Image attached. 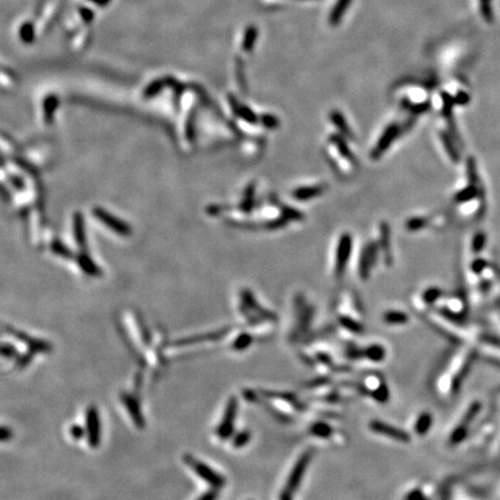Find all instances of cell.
<instances>
[{
    "label": "cell",
    "mask_w": 500,
    "mask_h": 500,
    "mask_svg": "<svg viewBox=\"0 0 500 500\" xmlns=\"http://www.w3.org/2000/svg\"><path fill=\"white\" fill-rule=\"evenodd\" d=\"M184 461L201 479H204L207 484H210L213 489H220V487L225 485V478L223 476L217 474L213 469L206 466V464L201 463L200 461L193 459L190 455L184 456Z\"/></svg>",
    "instance_id": "obj_1"
},
{
    "label": "cell",
    "mask_w": 500,
    "mask_h": 500,
    "mask_svg": "<svg viewBox=\"0 0 500 500\" xmlns=\"http://www.w3.org/2000/svg\"><path fill=\"white\" fill-rule=\"evenodd\" d=\"M236 412H238V401H236V398L233 396L228 400L223 420L219 424L218 430H217V433H218L220 439L226 440L228 438L232 437V434L234 432Z\"/></svg>",
    "instance_id": "obj_2"
},
{
    "label": "cell",
    "mask_w": 500,
    "mask_h": 500,
    "mask_svg": "<svg viewBox=\"0 0 500 500\" xmlns=\"http://www.w3.org/2000/svg\"><path fill=\"white\" fill-rule=\"evenodd\" d=\"M311 459H312L311 452H306L299 457V460L297 461L296 466L293 467L292 471H291V475L288 480V491L292 492L299 487L301 479L304 477L306 470H307L309 462H311Z\"/></svg>",
    "instance_id": "obj_3"
},
{
    "label": "cell",
    "mask_w": 500,
    "mask_h": 500,
    "mask_svg": "<svg viewBox=\"0 0 500 500\" xmlns=\"http://www.w3.org/2000/svg\"><path fill=\"white\" fill-rule=\"evenodd\" d=\"M370 428L374 433L382 434V436L388 437L393 440L403 441V443H406V441L410 440L409 434H406L404 431H402V430L394 427L393 425H389L381 420H372L370 422Z\"/></svg>",
    "instance_id": "obj_4"
},
{
    "label": "cell",
    "mask_w": 500,
    "mask_h": 500,
    "mask_svg": "<svg viewBox=\"0 0 500 500\" xmlns=\"http://www.w3.org/2000/svg\"><path fill=\"white\" fill-rule=\"evenodd\" d=\"M87 432L89 444L92 447H96L100 443V419L94 406H91L87 411Z\"/></svg>",
    "instance_id": "obj_5"
},
{
    "label": "cell",
    "mask_w": 500,
    "mask_h": 500,
    "mask_svg": "<svg viewBox=\"0 0 500 500\" xmlns=\"http://www.w3.org/2000/svg\"><path fill=\"white\" fill-rule=\"evenodd\" d=\"M227 331H228V328L222 329V330H218V331H215V332L206 333V335H201V336H197V337H189V338H183V339L177 340L176 343H174V345H176V346H184V345L198 344L201 342H205V340L220 339L222 337L226 335Z\"/></svg>",
    "instance_id": "obj_6"
},
{
    "label": "cell",
    "mask_w": 500,
    "mask_h": 500,
    "mask_svg": "<svg viewBox=\"0 0 500 500\" xmlns=\"http://www.w3.org/2000/svg\"><path fill=\"white\" fill-rule=\"evenodd\" d=\"M95 215L99 219L102 220L104 224H107L108 226L111 227L112 230L117 232L119 234H129V227L126 225H124L122 222H119L116 218H114L112 216H109L106 211L103 210H95Z\"/></svg>",
    "instance_id": "obj_7"
},
{
    "label": "cell",
    "mask_w": 500,
    "mask_h": 500,
    "mask_svg": "<svg viewBox=\"0 0 500 500\" xmlns=\"http://www.w3.org/2000/svg\"><path fill=\"white\" fill-rule=\"evenodd\" d=\"M124 403H125L127 411L130 412L131 417H132L133 421L135 422V425H137L138 427H142V426H144V419H142L141 412L138 408V403L130 396L124 397Z\"/></svg>",
    "instance_id": "obj_8"
},
{
    "label": "cell",
    "mask_w": 500,
    "mask_h": 500,
    "mask_svg": "<svg viewBox=\"0 0 500 500\" xmlns=\"http://www.w3.org/2000/svg\"><path fill=\"white\" fill-rule=\"evenodd\" d=\"M364 354H365L366 358L370 359L371 362L380 363L386 358V350L385 347L381 346V345L374 344L368 346L366 350L364 351Z\"/></svg>",
    "instance_id": "obj_9"
},
{
    "label": "cell",
    "mask_w": 500,
    "mask_h": 500,
    "mask_svg": "<svg viewBox=\"0 0 500 500\" xmlns=\"http://www.w3.org/2000/svg\"><path fill=\"white\" fill-rule=\"evenodd\" d=\"M311 434L316 438H320V439H329L332 436V428L328 424H325L323 421L315 422L311 426Z\"/></svg>",
    "instance_id": "obj_10"
},
{
    "label": "cell",
    "mask_w": 500,
    "mask_h": 500,
    "mask_svg": "<svg viewBox=\"0 0 500 500\" xmlns=\"http://www.w3.org/2000/svg\"><path fill=\"white\" fill-rule=\"evenodd\" d=\"M339 323H340V325H342V327H344L345 329H346V330L351 331V332L362 333L364 331L363 325L359 324L358 322H355L354 320L350 319V317H345V316L340 317Z\"/></svg>",
    "instance_id": "obj_11"
},
{
    "label": "cell",
    "mask_w": 500,
    "mask_h": 500,
    "mask_svg": "<svg viewBox=\"0 0 500 500\" xmlns=\"http://www.w3.org/2000/svg\"><path fill=\"white\" fill-rule=\"evenodd\" d=\"M251 344H253V337L248 335V333H242V335H240L238 338L235 339V342L233 344V348L236 351H243L249 347Z\"/></svg>",
    "instance_id": "obj_12"
},
{
    "label": "cell",
    "mask_w": 500,
    "mask_h": 500,
    "mask_svg": "<svg viewBox=\"0 0 500 500\" xmlns=\"http://www.w3.org/2000/svg\"><path fill=\"white\" fill-rule=\"evenodd\" d=\"M383 320H385V322L389 324H401L406 322V321H408V317L400 312H388L385 314Z\"/></svg>",
    "instance_id": "obj_13"
},
{
    "label": "cell",
    "mask_w": 500,
    "mask_h": 500,
    "mask_svg": "<svg viewBox=\"0 0 500 500\" xmlns=\"http://www.w3.org/2000/svg\"><path fill=\"white\" fill-rule=\"evenodd\" d=\"M20 36L21 40L25 42V43H32V42L35 40V30L32 23L27 22L25 25L21 26Z\"/></svg>",
    "instance_id": "obj_14"
},
{
    "label": "cell",
    "mask_w": 500,
    "mask_h": 500,
    "mask_svg": "<svg viewBox=\"0 0 500 500\" xmlns=\"http://www.w3.org/2000/svg\"><path fill=\"white\" fill-rule=\"evenodd\" d=\"M430 425H431V416L427 413L421 414L416 422V432L419 434H424L425 432H427Z\"/></svg>",
    "instance_id": "obj_15"
},
{
    "label": "cell",
    "mask_w": 500,
    "mask_h": 500,
    "mask_svg": "<svg viewBox=\"0 0 500 500\" xmlns=\"http://www.w3.org/2000/svg\"><path fill=\"white\" fill-rule=\"evenodd\" d=\"M250 439H251V433L250 432H248V431L239 432L233 438V446L235 448L245 447V446L249 443Z\"/></svg>",
    "instance_id": "obj_16"
},
{
    "label": "cell",
    "mask_w": 500,
    "mask_h": 500,
    "mask_svg": "<svg viewBox=\"0 0 500 500\" xmlns=\"http://www.w3.org/2000/svg\"><path fill=\"white\" fill-rule=\"evenodd\" d=\"M373 397L375 401H378L380 403H386L389 400V390L387 388L386 385H381L379 388L373 391Z\"/></svg>",
    "instance_id": "obj_17"
},
{
    "label": "cell",
    "mask_w": 500,
    "mask_h": 500,
    "mask_svg": "<svg viewBox=\"0 0 500 500\" xmlns=\"http://www.w3.org/2000/svg\"><path fill=\"white\" fill-rule=\"evenodd\" d=\"M162 88V83L160 81H154L153 84H151L149 87L146 88L145 91V96H153L156 95L157 93Z\"/></svg>",
    "instance_id": "obj_18"
},
{
    "label": "cell",
    "mask_w": 500,
    "mask_h": 500,
    "mask_svg": "<svg viewBox=\"0 0 500 500\" xmlns=\"http://www.w3.org/2000/svg\"><path fill=\"white\" fill-rule=\"evenodd\" d=\"M79 13L81 15V18H83V20L87 23L93 21V19H94V12L89 9H86V7H80Z\"/></svg>",
    "instance_id": "obj_19"
},
{
    "label": "cell",
    "mask_w": 500,
    "mask_h": 500,
    "mask_svg": "<svg viewBox=\"0 0 500 500\" xmlns=\"http://www.w3.org/2000/svg\"><path fill=\"white\" fill-rule=\"evenodd\" d=\"M217 497H218V492H217V489H213L210 492H207V493H205L201 495V497H199L198 500H216Z\"/></svg>",
    "instance_id": "obj_20"
},
{
    "label": "cell",
    "mask_w": 500,
    "mask_h": 500,
    "mask_svg": "<svg viewBox=\"0 0 500 500\" xmlns=\"http://www.w3.org/2000/svg\"><path fill=\"white\" fill-rule=\"evenodd\" d=\"M71 434H72L73 438H76V439H79V438L83 437L84 430L80 428L79 426H75V427L71 428Z\"/></svg>",
    "instance_id": "obj_21"
},
{
    "label": "cell",
    "mask_w": 500,
    "mask_h": 500,
    "mask_svg": "<svg viewBox=\"0 0 500 500\" xmlns=\"http://www.w3.org/2000/svg\"><path fill=\"white\" fill-rule=\"evenodd\" d=\"M11 438V431H9L7 428L0 427V440H7Z\"/></svg>",
    "instance_id": "obj_22"
},
{
    "label": "cell",
    "mask_w": 500,
    "mask_h": 500,
    "mask_svg": "<svg viewBox=\"0 0 500 500\" xmlns=\"http://www.w3.org/2000/svg\"><path fill=\"white\" fill-rule=\"evenodd\" d=\"M88 2L95 4L98 6H107L108 4H110L111 0H88Z\"/></svg>",
    "instance_id": "obj_23"
},
{
    "label": "cell",
    "mask_w": 500,
    "mask_h": 500,
    "mask_svg": "<svg viewBox=\"0 0 500 500\" xmlns=\"http://www.w3.org/2000/svg\"><path fill=\"white\" fill-rule=\"evenodd\" d=\"M280 500H292V498H291V494H290V491L288 490H285L282 493L280 494Z\"/></svg>",
    "instance_id": "obj_24"
}]
</instances>
